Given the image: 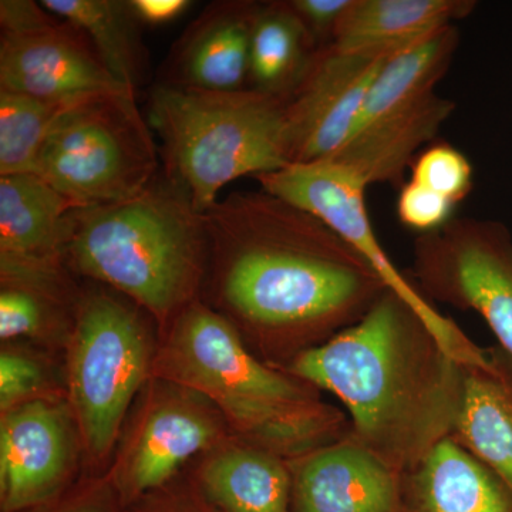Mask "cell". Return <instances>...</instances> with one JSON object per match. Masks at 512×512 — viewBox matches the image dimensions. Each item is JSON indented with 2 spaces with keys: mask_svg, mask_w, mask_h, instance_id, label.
<instances>
[{
  "mask_svg": "<svg viewBox=\"0 0 512 512\" xmlns=\"http://www.w3.org/2000/svg\"><path fill=\"white\" fill-rule=\"evenodd\" d=\"M204 215L218 299L282 369L389 291L329 225L269 192H232Z\"/></svg>",
  "mask_w": 512,
  "mask_h": 512,
  "instance_id": "obj_1",
  "label": "cell"
},
{
  "mask_svg": "<svg viewBox=\"0 0 512 512\" xmlns=\"http://www.w3.org/2000/svg\"><path fill=\"white\" fill-rule=\"evenodd\" d=\"M285 370L339 399L349 436L399 474L453 433L463 363L396 293Z\"/></svg>",
  "mask_w": 512,
  "mask_h": 512,
  "instance_id": "obj_2",
  "label": "cell"
},
{
  "mask_svg": "<svg viewBox=\"0 0 512 512\" xmlns=\"http://www.w3.org/2000/svg\"><path fill=\"white\" fill-rule=\"evenodd\" d=\"M157 367L217 404L244 443L286 460L348 436V417L319 389L256 359L234 323L204 303L175 318Z\"/></svg>",
  "mask_w": 512,
  "mask_h": 512,
  "instance_id": "obj_3",
  "label": "cell"
},
{
  "mask_svg": "<svg viewBox=\"0 0 512 512\" xmlns=\"http://www.w3.org/2000/svg\"><path fill=\"white\" fill-rule=\"evenodd\" d=\"M66 222L63 255L80 274L110 285L160 322L194 302L210 252L207 222L164 173L133 200L76 207Z\"/></svg>",
  "mask_w": 512,
  "mask_h": 512,
  "instance_id": "obj_4",
  "label": "cell"
},
{
  "mask_svg": "<svg viewBox=\"0 0 512 512\" xmlns=\"http://www.w3.org/2000/svg\"><path fill=\"white\" fill-rule=\"evenodd\" d=\"M288 100L254 89L220 93L157 84L147 120L161 143L163 173L204 214L232 181L288 167Z\"/></svg>",
  "mask_w": 512,
  "mask_h": 512,
  "instance_id": "obj_5",
  "label": "cell"
},
{
  "mask_svg": "<svg viewBox=\"0 0 512 512\" xmlns=\"http://www.w3.org/2000/svg\"><path fill=\"white\" fill-rule=\"evenodd\" d=\"M160 147L136 94L80 101L57 117L35 174L77 207L133 200L160 175Z\"/></svg>",
  "mask_w": 512,
  "mask_h": 512,
  "instance_id": "obj_6",
  "label": "cell"
},
{
  "mask_svg": "<svg viewBox=\"0 0 512 512\" xmlns=\"http://www.w3.org/2000/svg\"><path fill=\"white\" fill-rule=\"evenodd\" d=\"M147 366L138 313L107 293L83 299L70 352V396L84 440L97 456L113 447Z\"/></svg>",
  "mask_w": 512,
  "mask_h": 512,
  "instance_id": "obj_7",
  "label": "cell"
},
{
  "mask_svg": "<svg viewBox=\"0 0 512 512\" xmlns=\"http://www.w3.org/2000/svg\"><path fill=\"white\" fill-rule=\"evenodd\" d=\"M261 190L311 212L356 249L390 292L419 313L443 348L458 363L484 365L487 348L478 346L453 319L441 315L419 286L407 279L386 254L366 208V188L355 174L332 161L291 164L275 173L258 175Z\"/></svg>",
  "mask_w": 512,
  "mask_h": 512,
  "instance_id": "obj_8",
  "label": "cell"
},
{
  "mask_svg": "<svg viewBox=\"0 0 512 512\" xmlns=\"http://www.w3.org/2000/svg\"><path fill=\"white\" fill-rule=\"evenodd\" d=\"M413 278L429 301L477 312L512 359V235L503 222L453 218L417 235Z\"/></svg>",
  "mask_w": 512,
  "mask_h": 512,
  "instance_id": "obj_9",
  "label": "cell"
},
{
  "mask_svg": "<svg viewBox=\"0 0 512 512\" xmlns=\"http://www.w3.org/2000/svg\"><path fill=\"white\" fill-rule=\"evenodd\" d=\"M403 47V46H402ZM400 47L318 50L286 106L291 164L326 161L345 146L377 74Z\"/></svg>",
  "mask_w": 512,
  "mask_h": 512,
  "instance_id": "obj_10",
  "label": "cell"
},
{
  "mask_svg": "<svg viewBox=\"0 0 512 512\" xmlns=\"http://www.w3.org/2000/svg\"><path fill=\"white\" fill-rule=\"evenodd\" d=\"M0 90L73 106L130 93L114 79L83 32L57 19L46 28L0 36Z\"/></svg>",
  "mask_w": 512,
  "mask_h": 512,
  "instance_id": "obj_11",
  "label": "cell"
},
{
  "mask_svg": "<svg viewBox=\"0 0 512 512\" xmlns=\"http://www.w3.org/2000/svg\"><path fill=\"white\" fill-rule=\"evenodd\" d=\"M292 512H402V476L348 436L289 461Z\"/></svg>",
  "mask_w": 512,
  "mask_h": 512,
  "instance_id": "obj_12",
  "label": "cell"
},
{
  "mask_svg": "<svg viewBox=\"0 0 512 512\" xmlns=\"http://www.w3.org/2000/svg\"><path fill=\"white\" fill-rule=\"evenodd\" d=\"M258 3L222 2L192 23L163 83L205 92L248 89L249 47Z\"/></svg>",
  "mask_w": 512,
  "mask_h": 512,
  "instance_id": "obj_13",
  "label": "cell"
},
{
  "mask_svg": "<svg viewBox=\"0 0 512 512\" xmlns=\"http://www.w3.org/2000/svg\"><path fill=\"white\" fill-rule=\"evenodd\" d=\"M66 464L62 417L42 400L19 404L0 429V491L3 508L18 511L45 498Z\"/></svg>",
  "mask_w": 512,
  "mask_h": 512,
  "instance_id": "obj_14",
  "label": "cell"
},
{
  "mask_svg": "<svg viewBox=\"0 0 512 512\" xmlns=\"http://www.w3.org/2000/svg\"><path fill=\"white\" fill-rule=\"evenodd\" d=\"M456 110L453 101L437 93L382 119L356 128L345 146L326 161L339 164L370 184L402 185L407 168L424 144L431 143Z\"/></svg>",
  "mask_w": 512,
  "mask_h": 512,
  "instance_id": "obj_15",
  "label": "cell"
},
{
  "mask_svg": "<svg viewBox=\"0 0 512 512\" xmlns=\"http://www.w3.org/2000/svg\"><path fill=\"white\" fill-rule=\"evenodd\" d=\"M402 512H512V491L448 437L403 474Z\"/></svg>",
  "mask_w": 512,
  "mask_h": 512,
  "instance_id": "obj_16",
  "label": "cell"
},
{
  "mask_svg": "<svg viewBox=\"0 0 512 512\" xmlns=\"http://www.w3.org/2000/svg\"><path fill=\"white\" fill-rule=\"evenodd\" d=\"M484 365H463V392L451 439L512 491V359L487 348Z\"/></svg>",
  "mask_w": 512,
  "mask_h": 512,
  "instance_id": "obj_17",
  "label": "cell"
},
{
  "mask_svg": "<svg viewBox=\"0 0 512 512\" xmlns=\"http://www.w3.org/2000/svg\"><path fill=\"white\" fill-rule=\"evenodd\" d=\"M37 174L0 177V255L19 261L62 258L67 214L76 208Z\"/></svg>",
  "mask_w": 512,
  "mask_h": 512,
  "instance_id": "obj_18",
  "label": "cell"
},
{
  "mask_svg": "<svg viewBox=\"0 0 512 512\" xmlns=\"http://www.w3.org/2000/svg\"><path fill=\"white\" fill-rule=\"evenodd\" d=\"M476 6L473 0H352L332 45L353 50L406 46L467 18Z\"/></svg>",
  "mask_w": 512,
  "mask_h": 512,
  "instance_id": "obj_19",
  "label": "cell"
},
{
  "mask_svg": "<svg viewBox=\"0 0 512 512\" xmlns=\"http://www.w3.org/2000/svg\"><path fill=\"white\" fill-rule=\"evenodd\" d=\"M202 481L224 512H292L289 460L251 444L217 454L204 467Z\"/></svg>",
  "mask_w": 512,
  "mask_h": 512,
  "instance_id": "obj_20",
  "label": "cell"
},
{
  "mask_svg": "<svg viewBox=\"0 0 512 512\" xmlns=\"http://www.w3.org/2000/svg\"><path fill=\"white\" fill-rule=\"evenodd\" d=\"M458 45L460 32L450 25L397 49L370 87L353 131L436 93Z\"/></svg>",
  "mask_w": 512,
  "mask_h": 512,
  "instance_id": "obj_21",
  "label": "cell"
},
{
  "mask_svg": "<svg viewBox=\"0 0 512 512\" xmlns=\"http://www.w3.org/2000/svg\"><path fill=\"white\" fill-rule=\"evenodd\" d=\"M318 50L289 2L258 3L249 47L248 89L289 99Z\"/></svg>",
  "mask_w": 512,
  "mask_h": 512,
  "instance_id": "obj_22",
  "label": "cell"
},
{
  "mask_svg": "<svg viewBox=\"0 0 512 512\" xmlns=\"http://www.w3.org/2000/svg\"><path fill=\"white\" fill-rule=\"evenodd\" d=\"M57 18L90 40L114 79L130 92L143 86L148 74L147 49L141 23L123 0H43Z\"/></svg>",
  "mask_w": 512,
  "mask_h": 512,
  "instance_id": "obj_23",
  "label": "cell"
},
{
  "mask_svg": "<svg viewBox=\"0 0 512 512\" xmlns=\"http://www.w3.org/2000/svg\"><path fill=\"white\" fill-rule=\"evenodd\" d=\"M215 427L207 417L184 406H163L148 416L127 464L137 491L165 483L188 458L210 446Z\"/></svg>",
  "mask_w": 512,
  "mask_h": 512,
  "instance_id": "obj_24",
  "label": "cell"
},
{
  "mask_svg": "<svg viewBox=\"0 0 512 512\" xmlns=\"http://www.w3.org/2000/svg\"><path fill=\"white\" fill-rule=\"evenodd\" d=\"M67 107L0 90V177L35 174L47 134Z\"/></svg>",
  "mask_w": 512,
  "mask_h": 512,
  "instance_id": "obj_25",
  "label": "cell"
},
{
  "mask_svg": "<svg viewBox=\"0 0 512 512\" xmlns=\"http://www.w3.org/2000/svg\"><path fill=\"white\" fill-rule=\"evenodd\" d=\"M473 165L456 147L431 144L421 150L410 165V181L437 192L451 204L466 200L473 190Z\"/></svg>",
  "mask_w": 512,
  "mask_h": 512,
  "instance_id": "obj_26",
  "label": "cell"
},
{
  "mask_svg": "<svg viewBox=\"0 0 512 512\" xmlns=\"http://www.w3.org/2000/svg\"><path fill=\"white\" fill-rule=\"evenodd\" d=\"M456 205L451 204L437 192L421 185L406 181L397 195V218L404 227L417 234H429L443 228L453 220Z\"/></svg>",
  "mask_w": 512,
  "mask_h": 512,
  "instance_id": "obj_27",
  "label": "cell"
},
{
  "mask_svg": "<svg viewBox=\"0 0 512 512\" xmlns=\"http://www.w3.org/2000/svg\"><path fill=\"white\" fill-rule=\"evenodd\" d=\"M350 3L352 0H292L289 5L320 50L332 45L336 26Z\"/></svg>",
  "mask_w": 512,
  "mask_h": 512,
  "instance_id": "obj_28",
  "label": "cell"
},
{
  "mask_svg": "<svg viewBox=\"0 0 512 512\" xmlns=\"http://www.w3.org/2000/svg\"><path fill=\"white\" fill-rule=\"evenodd\" d=\"M40 372L32 360L3 353L0 356V407L3 413L18 407L25 397L35 392Z\"/></svg>",
  "mask_w": 512,
  "mask_h": 512,
  "instance_id": "obj_29",
  "label": "cell"
},
{
  "mask_svg": "<svg viewBox=\"0 0 512 512\" xmlns=\"http://www.w3.org/2000/svg\"><path fill=\"white\" fill-rule=\"evenodd\" d=\"M56 15L40 2L33 0H2L0 2V28L2 33H25L46 28L55 23Z\"/></svg>",
  "mask_w": 512,
  "mask_h": 512,
  "instance_id": "obj_30",
  "label": "cell"
},
{
  "mask_svg": "<svg viewBox=\"0 0 512 512\" xmlns=\"http://www.w3.org/2000/svg\"><path fill=\"white\" fill-rule=\"evenodd\" d=\"M141 25L163 26L174 22L187 12L190 0H128Z\"/></svg>",
  "mask_w": 512,
  "mask_h": 512,
  "instance_id": "obj_31",
  "label": "cell"
}]
</instances>
